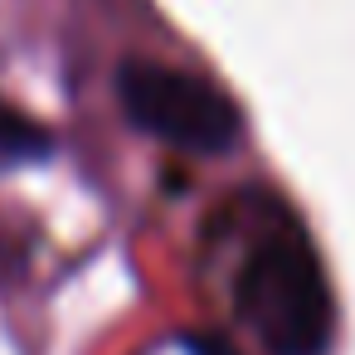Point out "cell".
<instances>
[{"instance_id": "7a4b0ae2", "label": "cell", "mask_w": 355, "mask_h": 355, "mask_svg": "<svg viewBox=\"0 0 355 355\" xmlns=\"http://www.w3.org/2000/svg\"><path fill=\"white\" fill-rule=\"evenodd\" d=\"M117 98L122 112L132 117V127H141L146 137L185 151V156H224L234 151L243 117L234 107V98H224L219 88H209L195 73L151 64V59H127L117 69Z\"/></svg>"}, {"instance_id": "6da1fadb", "label": "cell", "mask_w": 355, "mask_h": 355, "mask_svg": "<svg viewBox=\"0 0 355 355\" xmlns=\"http://www.w3.org/2000/svg\"><path fill=\"white\" fill-rule=\"evenodd\" d=\"M234 302L268 355H326L336 306L306 234L297 229L263 234L239 268Z\"/></svg>"}, {"instance_id": "3957f363", "label": "cell", "mask_w": 355, "mask_h": 355, "mask_svg": "<svg viewBox=\"0 0 355 355\" xmlns=\"http://www.w3.org/2000/svg\"><path fill=\"white\" fill-rule=\"evenodd\" d=\"M49 151H54V141H49V132H44L35 117H25V112L10 107V103H0V171L35 166V161H44Z\"/></svg>"}, {"instance_id": "277c9868", "label": "cell", "mask_w": 355, "mask_h": 355, "mask_svg": "<svg viewBox=\"0 0 355 355\" xmlns=\"http://www.w3.org/2000/svg\"><path fill=\"white\" fill-rule=\"evenodd\" d=\"M185 350H190V355H239L224 336H205V331H195V336L185 340Z\"/></svg>"}]
</instances>
